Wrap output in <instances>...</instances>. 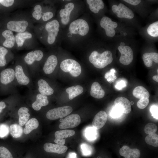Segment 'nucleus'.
Masks as SVG:
<instances>
[{"label": "nucleus", "mask_w": 158, "mask_h": 158, "mask_svg": "<svg viewBox=\"0 0 158 158\" xmlns=\"http://www.w3.org/2000/svg\"><path fill=\"white\" fill-rule=\"evenodd\" d=\"M85 13L63 29L62 42L68 46H81L88 41L90 26Z\"/></svg>", "instance_id": "obj_1"}, {"label": "nucleus", "mask_w": 158, "mask_h": 158, "mask_svg": "<svg viewBox=\"0 0 158 158\" xmlns=\"http://www.w3.org/2000/svg\"><path fill=\"white\" fill-rule=\"evenodd\" d=\"M61 6L56 11L57 19L62 29L69 23L85 13L84 1L78 0L60 1Z\"/></svg>", "instance_id": "obj_2"}, {"label": "nucleus", "mask_w": 158, "mask_h": 158, "mask_svg": "<svg viewBox=\"0 0 158 158\" xmlns=\"http://www.w3.org/2000/svg\"><path fill=\"white\" fill-rule=\"evenodd\" d=\"M63 29L56 18L44 23L40 42L49 47L59 46L62 42Z\"/></svg>", "instance_id": "obj_3"}, {"label": "nucleus", "mask_w": 158, "mask_h": 158, "mask_svg": "<svg viewBox=\"0 0 158 158\" xmlns=\"http://www.w3.org/2000/svg\"><path fill=\"white\" fill-rule=\"evenodd\" d=\"M34 25L30 13L23 11L13 13L5 24L6 29L17 33L33 32Z\"/></svg>", "instance_id": "obj_4"}, {"label": "nucleus", "mask_w": 158, "mask_h": 158, "mask_svg": "<svg viewBox=\"0 0 158 158\" xmlns=\"http://www.w3.org/2000/svg\"><path fill=\"white\" fill-rule=\"evenodd\" d=\"M56 10L53 1H46L35 4L30 13L34 23L40 24Z\"/></svg>", "instance_id": "obj_5"}, {"label": "nucleus", "mask_w": 158, "mask_h": 158, "mask_svg": "<svg viewBox=\"0 0 158 158\" xmlns=\"http://www.w3.org/2000/svg\"><path fill=\"white\" fill-rule=\"evenodd\" d=\"M15 36V48L17 49H30L38 46L37 39L33 31L16 33Z\"/></svg>", "instance_id": "obj_6"}, {"label": "nucleus", "mask_w": 158, "mask_h": 158, "mask_svg": "<svg viewBox=\"0 0 158 158\" xmlns=\"http://www.w3.org/2000/svg\"><path fill=\"white\" fill-rule=\"evenodd\" d=\"M88 59L95 67L101 69L111 63L113 58L112 53L109 50L104 51L101 53L94 50L89 56Z\"/></svg>", "instance_id": "obj_7"}, {"label": "nucleus", "mask_w": 158, "mask_h": 158, "mask_svg": "<svg viewBox=\"0 0 158 158\" xmlns=\"http://www.w3.org/2000/svg\"><path fill=\"white\" fill-rule=\"evenodd\" d=\"M60 68L65 72H69L73 76L76 77L80 74L81 67L76 60L71 59H67L63 60L60 64Z\"/></svg>", "instance_id": "obj_8"}, {"label": "nucleus", "mask_w": 158, "mask_h": 158, "mask_svg": "<svg viewBox=\"0 0 158 158\" xmlns=\"http://www.w3.org/2000/svg\"><path fill=\"white\" fill-rule=\"evenodd\" d=\"M71 107L69 106L55 108L49 110L46 114L47 118L50 120H54L62 118L70 114L72 111Z\"/></svg>", "instance_id": "obj_9"}, {"label": "nucleus", "mask_w": 158, "mask_h": 158, "mask_svg": "<svg viewBox=\"0 0 158 158\" xmlns=\"http://www.w3.org/2000/svg\"><path fill=\"white\" fill-rule=\"evenodd\" d=\"M99 25L100 27L104 30L107 36L112 37L115 35L116 33L115 29L118 26L116 22L112 21L109 17L104 16L101 18Z\"/></svg>", "instance_id": "obj_10"}, {"label": "nucleus", "mask_w": 158, "mask_h": 158, "mask_svg": "<svg viewBox=\"0 0 158 158\" xmlns=\"http://www.w3.org/2000/svg\"><path fill=\"white\" fill-rule=\"evenodd\" d=\"M111 8L113 13L118 18L131 19L134 17L133 11L121 3H120L118 6L113 5Z\"/></svg>", "instance_id": "obj_11"}, {"label": "nucleus", "mask_w": 158, "mask_h": 158, "mask_svg": "<svg viewBox=\"0 0 158 158\" xmlns=\"http://www.w3.org/2000/svg\"><path fill=\"white\" fill-rule=\"evenodd\" d=\"M118 49L121 54L120 62L125 65L130 64L133 58V52L131 48L128 46H120Z\"/></svg>", "instance_id": "obj_12"}, {"label": "nucleus", "mask_w": 158, "mask_h": 158, "mask_svg": "<svg viewBox=\"0 0 158 158\" xmlns=\"http://www.w3.org/2000/svg\"><path fill=\"white\" fill-rule=\"evenodd\" d=\"M80 116L78 114H73L65 118L59 125L60 129L72 128L78 126L80 123Z\"/></svg>", "instance_id": "obj_13"}, {"label": "nucleus", "mask_w": 158, "mask_h": 158, "mask_svg": "<svg viewBox=\"0 0 158 158\" xmlns=\"http://www.w3.org/2000/svg\"><path fill=\"white\" fill-rule=\"evenodd\" d=\"M44 53L42 50L36 49L27 53L24 58L25 62L28 65H31L35 62H39L43 58Z\"/></svg>", "instance_id": "obj_14"}, {"label": "nucleus", "mask_w": 158, "mask_h": 158, "mask_svg": "<svg viewBox=\"0 0 158 158\" xmlns=\"http://www.w3.org/2000/svg\"><path fill=\"white\" fill-rule=\"evenodd\" d=\"M1 34L4 39L2 46L8 49L15 48V36L12 31L6 29L1 32Z\"/></svg>", "instance_id": "obj_15"}, {"label": "nucleus", "mask_w": 158, "mask_h": 158, "mask_svg": "<svg viewBox=\"0 0 158 158\" xmlns=\"http://www.w3.org/2000/svg\"><path fill=\"white\" fill-rule=\"evenodd\" d=\"M119 153L124 158H140L141 157V153L139 149L131 148L127 145L121 147L119 150Z\"/></svg>", "instance_id": "obj_16"}, {"label": "nucleus", "mask_w": 158, "mask_h": 158, "mask_svg": "<svg viewBox=\"0 0 158 158\" xmlns=\"http://www.w3.org/2000/svg\"><path fill=\"white\" fill-rule=\"evenodd\" d=\"M58 63L56 56L54 54L49 55L46 59L43 67V70L47 74L52 73L54 70Z\"/></svg>", "instance_id": "obj_17"}, {"label": "nucleus", "mask_w": 158, "mask_h": 158, "mask_svg": "<svg viewBox=\"0 0 158 158\" xmlns=\"http://www.w3.org/2000/svg\"><path fill=\"white\" fill-rule=\"evenodd\" d=\"M84 2L85 7H87L89 11L95 14L98 13L104 7V3L102 0H86Z\"/></svg>", "instance_id": "obj_18"}, {"label": "nucleus", "mask_w": 158, "mask_h": 158, "mask_svg": "<svg viewBox=\"0 0 158 158\" xmlns=\"http://www.w3.org/2000/svg\"><path fill=\"white\" fill-rule=\"evenodd\" d=\"M75 133V131L72 130L57 131L55 133V138L54 141L57 144L63 145L65 143V138L73 135Z\"/></svg>", "instance_id": "obj_19"}, {"label": "nucleus", "mask_w": 158, "mask_h": 158, "mask_svg": "<svg viewBox=\"0 0 158 158\" xmlns=\"http://www.w3.org/2000/svg\"><path fill=\"white\" fill-rule=\"evenodd\" d=\"M107 119V116L106 112L103 111L98 112L95 116L93 121V127L96 129L102 128L105 124Z\"/></svg>", "instance_id": "obj_20"}, {"label": "nucleus", "mask_w": 158, "mask_h": 158, "mask_svg": "<svg viewBox=\"0 0 158 158\" xmlns=\"http://www.w3.org/2000/svg\"><path fill=\"white\" fill-rule=\"evenodd\" d=\"M43 147L44 150L47 152L59 154L65 153L68 149L67 147L66 146L49 142L45 143Z\"/></svg>", "instance_id": "obj_21"}, {"label": "nucleus", "mask_w": 158, "mask_h": 158, "mask_svg": "<svg viewBox=\"0 0 158 158\" xmlns=\"http://www.w3.org/2000/svg\"><path fill=\"white\" fill-rule=\"evenodd\" d=\"M114 104L119 107L124 113L128 114L131 111L130 102L128 99L125 97H117L114 101Z\"/></svg>", "instance_id": "obj_22"}, {"label": "nucleus", "mask_w": 158, "mask_h": 158, "mask_svg": "<svg viewBox=\"0 0 158 158\" xmlns=\"http://www.w3.org/2000/svg\"><path fill=\"white\" fill-rule=\"evenodd\" d=\"M15 76V72L13 69L11 68L5 69L1 73L0 82L3 84H7L13 80Z\"/></svg>", "instance_id": "obj_23"}, {"label": "nucleus", "mask_w": 158, "mask_h": 158, "mask_svg": "<svg viewBox=\"0 0 158 158\" xmlns=\"http://www.w3.org/2000/svg\"><path fill=\"white\" fill-rule=\"evenodd\" d=\"M15 76L19 84L26 85L30 82L29 78L24 73L22 66L18 65L15 67Z\"/></svg>", "instance_id": "obj_24"}, {"label": "nucleus", "mask_w": 158, "mask_h": 158, "mask_svg": "<svg viewBox=\"0 0 158 158\" xmlns=\"http://www.w3.org/2000/svg\"><path fill=\"white\" fill-rule=\"evenodd\" d=\"M90 94L95 98L101 99L104 97L105 92L99 83L97 82H95L92 85Z\"/></svg>", "instance_id": "obj_25"}, {"label": "nucleus", "mask_w": 158, "mask_h": 158, "mask_svg": "<svg viewBox=\"0 0 158 158\" xmlns=\"http://www.w3.org/2000/svg\"><path fill=\"white\" fill-rule=\"evenodd\" d=\"M37 84L39 86L38 90L41 94L47 96L51 95L53 93V89L44 80H39Z\"/></svg>", "instance_id": "obj_26"}, {"label": "nucleus", "mask_w": 158, "mask_h": 158, "mask_svg": "<svg viewBox=\"0 0 158 158\" xmlns=\"http://www.w3.org/2000/svg\"><path fill=\"white\" fill-rule=\"evenodd\" d=\"M48 104L47 97L41 94H38L36 96L35 101L32 104V107L34 110L39 111L42 107L46 106Z\"/></svg>", "instance_id": "obj_27"}, {"label": "nucleus", "mask_w": 158, "mask_h": 158, "mask_svg": "<svg viewBox=\"0 0 158 158\" xmlns=\"http://www.w3.org/2000/svg\"><path fill=\"white\" fill-rule=\"evenodd\" d=\"M142 59L146 66L151 67L153 61L158 63V54L156 52L145 53L142 56Z\"/></svg>", "instance_id": "obj_28"}, {"label": "nucleus", "mask_w": 158, "mask_h": 158, "mask_svg": "<svg viewBox=\"0 0 158 158\" xmlns=\"http://www.w3.org/2000/svg\"><path fill=\"white\" fill-rule=\"evenodd\" d=\"M28 109L25 107L20 108L18 111L19 116V123L23 126L27 122L30 118V114L28 113Z\"/></svg>", "instance_id": "obj_29"}, {"label": "nucleus", "mask_w": 158, "mask_h": 158, "mask_svg": "<svg viewBox=\"0 0 158 158\" xmlns=\"http://www.w3.org/2000/svg\"><path fill=\"white\" fill-rule=\"evenodd\" d=\"M133 94L134 97L140 99L145 98H149L150 95L147 90L142 86H138L135 87L133 91Z\"/></svg>", "instance_id": "obj_30"}, {"label": "nucleus", "mask_w": 158, "mask_h": 158, "mask_svg": "<svg viewBox=\"0 0 158 158\" xmlns=\"http://www.w3.org/2000/svg\"><path fill=\"white\" fill-rule=\"evenodd\" d=\"M83 88L80 85L72 86L67 88L66 91L68 94L69 99L71 100L81 94L83 91Z\"/></svg>", "instance_id": "obj_31"}, {"label": "nucleus", "mask_w": 158, "mask_h": 158, "mask_svg": "<svg viewBox=\"0 0 158 158\" xmlns=\"http://www.w3.org/2000/svg\"><path fill=\"white\" fill-rule=\"evenodd\" d=\"M38 120L35 118L30 119L26 123L25 127L23 130L24 133L26 135L30 133L33 130L36 129L39 126Z\"/></svg>", "instance_id": "obj_32"}, {"label": "nucleus", "mask_w": 158, "mask_h": 158, "mask_svg": "<svg viewBox=\"0 0 158 158\" xmlns=\"http://www.w3.org/2000/svg\"><path fill=\"white\" fill-rule=\"evenodd\" d=\"M9 131L11 136L15 138L20 137L23 132L21 126L17 124L11 125L10 126Z\"/></svg>", "instance_id": "obj_33"}, {"label": "nucleus", "mask_w": 158, "mask_h": 158, "mask_svg": "<svg viewBox=\"0 0 158 158\" xmlns=\"http://www.w3.org/2000/svg\"><path fill=\"white\" fill-rule=\"evenodd\" d=\"M145 140L149 145L155 147L158 146V135L156 133L148 135L145 137Z\"/></svg>", "instance_id": "obj_34"}, {"label": "nucleus", "mask_w": 158, "mask_h": 158, "mask_svg": "<svg viewBox=\"0 0 158 158\" xmlns=\"http://www.w3.org/2000/svg\"><path fill=\"white\" fill-rule=\"evenodd\" d=\"M23 1L13 0H0V4L6 7H12L14 8L22 4Z\"/></svg>", "instance_id": "obj_35"}, {"label": "nucleus", "mask_w": 158, "mask_h": 158, "mask_svg": "<svg viewBox=\"0 0 158 158\" xmlns=\"http://www.w3.org/2000/svg\"><path fill=\"white\" fill-rule=\"evenodd\" d=\"M97 129L94 127H88L85 130V136L89 140H95L97 138Z\"/></svg>", "instance_id": "obj_36"}, {"label": "nucleus", "mask_w": 158, "mask_h": 158, "mask_svg": "<svg viewBox=\"0 0 158 158\" xmlns=\"http://www.w3.org/2000/svg\"><path fill=\"white\" fill-rule=\"evenodd\" d=\"M147 32L153 37L158 36V21H157L150 24L147 30Z\"/></svg>", "instance_id": "obj_37"}, {"label": "nucleus", "mask_w": 158, "mask_h": 158, "mask_svg": "<svg viewBox=\"0 0 158 158\" xmlns=\"http://www.w3.org/2000/svg\"><path fill=\"white\" fill-rule=\"evenodd\" d=\"M8 52V49L0 46V66L3 67L6 65V60L5 56Z\"/></svg>", "instance_id": "obj_38"}, {"label": "nucleus", "mask_w": 158, "mask_h": 158, "mask_svg": "<svg viewBox=\"0 0 158 158\" xmlns=\"http://www.w3.org/2000/svg\"><path fill=\"white\" fill-rule=\"evenodd\" d=\"M157 127L154 123H150L147 124L145 126L144 131L148 135L155 133L157 130Z\"/></svg>", "instance_id": "obj_39"}, {"label": "nucleus", "mask_w": 158, "mask_h": 158, "mask_svg": "<svg viewBox=\"0 0 158 158\" xmlns=\"http://www.w3.org/2000/svg\"><path fill=\"white\" fill-rule=\"evenodd\" d=\"M115 69L112 68L105 74L104 78L110 83L114 82L116 79L117 77L115 73Z\"/></svg>", "instance_id": "obj_40"}, {"label": "nucleus", "mask_w": 158, "mask_h": 158, "mask_svg": "<svg viewBox=\"0 0 158 158\" xmlns=\"http://www.w3.org/2000/svg\"><path fill=\"white\" fill-rule=\"evenodd\" d=\"M123 113L119 107L115 105L110 112V115L113 118H117L121 116Z\"/></svg>", "instance_id": "obj_41"}, {"label": "nucleus", "mask_w": 158, "mask_h": 158, "mask_svg": "<svg viewBox=\"0 0 158 158\" xmlns=\"http://www.w3.org/2000/svg\"><path fill=\"white\" fill-rule=\"evenodd\" d=\"M0 158H13V156L6 148L0 147Z\"/></svg>", "instance_id": "obj_42"}, {"label": "nucleus", "mask_w": 158, "mask_h": 158, "mask_svg": "<svg viewBox=\"0 0 158 158\" xmlns=\"http://www.w3.org/2000/svg\"><path fill=\"white\" fill-rule=\"evenodd\" d=\"M81 151L83 154L85 156H88L92 153L91 147L86 143H82L80 146Z\"/></svg>", "instance_id": "obj_43"}, {"label": "nucleus", "mask_w": 158, "mask_h": 158, "mask_svg": "<svg viewBox=\"0 0 158 158\" xmlns=\"http://www.w3.org/2000/svg\"><path fill=\"white\" fill-rule=\"evenodd\" d=\"M9 128L8 126L5 124H0V138H3L8 134Z\"/></svg>", "instance_id": "obj_44"}, {"label": "nucleus", "mask_w": 158, "mask_h": 158, "mask_svg": "<svg viewBox=\"0 0 158 158\" xmlns=\"http://www.w3.org/2000/svg\"><path fill=\"white\" fill-rule=\"evenodd\" d=\"M149 102V99L148 98H145L140 99L137 103L138 107L140 109L145 108Z\"/></svg>", "instance_id": "obj_45"}, {"label": "nucleus", "mask_w": 158, "mask_h": 158, "mask_svg": "<svg viewBox=\"0 0 158 158\" xmlns=\"http://www.w3.org/2000/svg\"><path fill=\"white\" fill-rule=\"evenodd\" d=\"M158 106L153 105L152 106L150 109L152 116L154 118L158 119Z\"/></svg>", "instance_id": "obj_46"}, {"label": "nucleus", "mask_w": 158, "mask_h": 158, "mask_svg": "<svg viewBox=\"0 0 158 158\" xmlns=\"http://www.w3.org/2000/svg\"><path fill=\"white\" fill-rule=\"evenodd\" d=\"M126 86V84L125 81L123 80H121L116 83L115 87L118 90H121Z\"/></svg>", "instance_id": "obj_47"}, {"label": "nucleus", "mask_w": 158, "mask_h": 158, "mask_svg": "<svg viewBox=\"0 0 158 158\" xmlns=\"http://www.w3.org/2000/svg\"><path fill=\"white\" fill-rule=\"evenodd\" d=\"M123 1L133 6L138 5L141 1L140 0H124Z\"/></svg>", "instance_id": "obj_48"}, {"label": "nucleus", "mask_w": 158, "mask_h": 158, "mask_svg": "<svg viewBox=\"0 0 158 158\" xmlns=\"http://www.w3.org/2000/svg\"><path fill=\"white\" fill-rule=\"evenodd\" d=\"M6 105L5 103L3 102H0V113H1L3 109L5 108Z\"/></svg>", "instance_id": "obj_49"}, {"label": "nucleus", "mask_w": 158, "mask_h": 158, "mask_svg": "<svg viewBox=\"0 0 158 158\" xmlns=\"http://www.w3.org/2000/svg\"><path fill=\"white\" fill-rule=\"evenodd\" d=\"M76 154L74 152H70L69 153L67 158H76Z\"/></svg>", "instance_id": "obj_50"}, {"label": "nucleus", "mask_w": 158, "mask_h": 158, "mask_svg": "<svg viewBox=\"0 0 158 158\" xmlns=\"http://www.w3.org/2000/svg\"><path fill=\"white\" fill-rule=\"evenodd\" d=\"M153 79L156 81V82H158V76L157 75H155L154 76L152 77Z\"/></svg>", "instance_id": "obj_51"}, {"label": "nucleus", "mask_w": 158, "mask_h": 158, "mask_svg": "<svg viewBox=\"0 0 158 158\" xmlns=\"http://www.w3.org/2000/svg\"><path fill=\"white\" fill-rule=\"evenodd\" d=\"M63 119L61 118L60 119L59 121L60 122H61L63 120Z\"/></svg>", "instance_id": "obj_52"}, {"label": "nucleus", "mask_w": 158, "mask_h": 158, "mask_svg": "<svg viewBox=\"0 0 158 158\" xmlns=\"http://www.w3.org/2000/svg\"><path fill=\"white\" fill-rule=\"evenodd\" d=\"M130 104L133 105V102H131V103H130Z\"/></svg>", "instance_id": "obj_53"}, {"label": "nucleus", "mask_w": 158, "mask_h": 158, "mask_svg": "<svg viewBox=\"0 0 158 158\" xmlns=\"http://www.w3.org/2000/svg\"></svg>", "instance_id": "obj_54"}]
</instances>
